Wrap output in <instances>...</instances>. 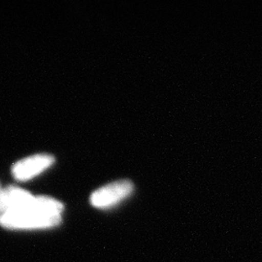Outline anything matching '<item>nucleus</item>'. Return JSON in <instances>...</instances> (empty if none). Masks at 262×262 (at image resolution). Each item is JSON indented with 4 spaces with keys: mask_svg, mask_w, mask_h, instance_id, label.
Returning a JSON list of instances; mask_svg holds the SVG:
<instances>
[{
    "mask_svg": "<svg viewBox=\"0 0 262 262\" xmlns=\"http://www.w3.org/2000/svg\"><path fill=\"white\" fill-rule=\"evenodd\" d=\"M61 223V215H48L33 205L14 213L0 215V225L8 229H45Z\"/></svg>",
    "mask_w": 262,
    "mask_h": 262,
    "instance_id": "obj_1",
    "label": "nucleus"
},
{
    "mask_svg": "<svg viewBox=\"0 0 262 262\" xmlns=\"http://www.w3.org/2000/svg\"><path fill=\"white\" fill-rule=\"evenodd\" d=\"M55 158L47 154H39L19 159L12 166L13 177L19 182H26L52 166Z\"/></svg>",
    "mask_w": 262,
    "mask_h": 262,
    "instance_id": "obj_2",
    "label": "nucleus"
},
{
    "mask_svg": "<svg viewBox=\"0 0 262 262\" xmlns=\"http://www.w3.org/2000/svg\"><path fill=\"white\" fill-rule=\"evenodd\" d=\"M133 185L129 181L111 183L95 190L91 196V202L96 208H108L130 195Z\"/></svg>",
    "mask_w": 262,
    "mask_h": 262,
    "instance_id": "obj_3",
    "label": "nucleus"
},
{
    "mask_svg": "<svg viewBox=\"0 0 262 262\" xmlns=\"http://www.w3.org/2000/svg\"><path fill=\"white\" fill-rule=\"evenodd\" d=\"M34 196L19 187L0 188V215L25 210L30 206Z\"/></svg>",
    "mask_w": 262,
    "mask_h": 262,
    "instance_id": "obj_4",
    "label": "nucleus"
},
{
    "mask_svg": "<svg viewBox=\"0 0 262 262\" xmlns=\"http://www.w3.org/2000/svg\"><path fill=\"white\" fill-rule=\"evenodd\" d=\"M0 188H1V187H0Z\"/></svg>",
    "mask_w": 262,
    "mask_h": 262,
    "instance_id": "obj_5",
    "label": "nucleus"
}]
</instances>
